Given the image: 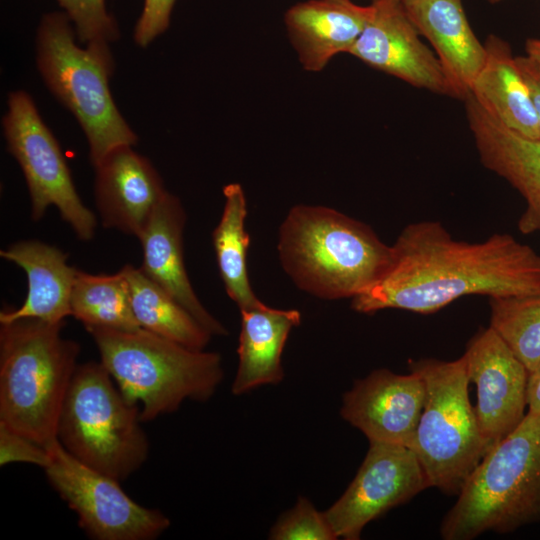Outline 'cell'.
<instances>
[{
  "mask_svg": "<svg viewBox=\"0 0 540 540\" xmlns=\"http://www.w3.org/2000/svg\"><path fill=\"white\" fill-rule=\"evenodd\" d=\"M371 2L375 1V0H370Z\"/></svg>",
  "mask_w": 540,
  "mask_h": 540,
  "instance_id": "cell-35",
  "label": "cell"
},
{
  "mask_svg": "<svg viewBox=\"0 0 540 540\" xmlns=\"http://www.w3.org/2000/svg\"><path fill=\"white\" fill-rule=\"evenodd\" d=\"M270 539L274 540H334L336 536L325 512L318 511L304 497L284 513L272 527Z\"/></svg>",
  "mask_w": 540,
  "mask_h": 540,
  "instance_id": "cell-27",
  "label": "cell"
},
{
  "mask_svg": "<svg viewBox=\"0 0 540 540\" xmlns=\"http://www.w3.org/2000/svg\"><path fill=\"white\" fill-rule=\"evenodd\" d=\"M428 487L411 448L371 441L356 476L325 515L338 538L356 540L369 522Z\"/></svg>",
  "mask_w": 540,
  "mask_h": 540,
  "instance_id": "cell-11",
  "label": "cell"
},
{
  "mask_svg": "<svg viewBox=\"0 0 540 540\" xmlns=\"http://www.w3.org/2000/svg\"><path fill=\"white\" fill-rule=\"evenodd\" d=\"M120 270L128 281L133 313L141 328L192 349H205L212 335L187 309L140 268L126 264Z\"/></svg>",
  "mask_w": 540,
  "mask_h": 540,
  "instance_id": "cell-24",
  "label": "cell"
},
{
  "mask_svg": "<svg viewBox=\"0 0 540 540\" xmlns=\"http://www.w3.org/2000/svg\"><path fill=\"white\" fill-rule=\"evenodd\" d=\"M527 407L528 413L540 414V363L529 373Z\"/></svg>",
  "mask_w": 540,
  "mask_h": 540,
  "instance_id": "cell-32",
  "label": "cell"
},
{
  "mask_svg": "<svg viewBox=\"0 0 540 540\" xmlns=\"http://www.w3.org/2000/svg\"><path fill=\"white\" fill-rule=\"evenodd\" d=\"M224 207L220 220L212 231V244L220 278L227 295L241 310L264 305L249 282L247 249L250 237L245 229L247 201L239 183L223 188Z\"/></svg>",
  "mask_w": 540,
  "mask_h": 540,
  "instance_id": "cell-23",
  "label": "cell"
},
{
  "mask_svg": "<svg viewBox=\"0 0 540 540\" xmlns=\"http://www.w3.org/2000/svg\"><path fill=\"white\" fill-rule=\"evenodd\" d=\"M489 1L492 2V3H496V2H498L500 0H489Z\"/></svg>",
  "mask_w": 540,
  "mask_h": 540,
  "instance_id": "cell-34",
  "label": "cell"
},
{
  "mask_svg": "<svg viewBox=\"0 0 540 540\" xmlns=\"http://www.w3.org/2000/svg\"><path fill=\"white\" fill-rule=\"evenodd\" d=\"M463 358L477 389L474 410L488 451L525 417L529 372L490 326L471 338Z\"/></svg>",
  "mask_w": 540,
  "mask_h": 540,
  "instance_id": "cell-12",
  "label": "cell"
},
{
  "mask_svg": "<svg viewBox=\"0 0 540 540\" xmlns=\"http://www.w3.org/2000/svg\"><path fill=\"white\" fill-rule=\"evenodd\" d=\"M70 18L80 43L113 42L119 37L115 19L108 13L105 0H56Z\"/></svg>",
  "mask_w": 540,
  "mask_h": 540,
  "instance_id": "cell-28",
  "label": "cell"
},
{
  "mask_svg": "<svg viewBox=\"0 0 540 540\" xmlns=\"http://www.w3.org/2000/svg\"><path fill=\"white\" fill-rule=\"evenodd\" d=\"M240 312L238 367L232 383L235 395L282 381V352L290 331L301 323L297 309H275L264 304Z\"/></svg>",
  "mask_w": 540,
  "mask_h": 540,
  "instance_id": "cell-21",
  "label": "cell"
},
{
  "mask_svg": "<svg viewBox=\"0 0 540 540\" xmlns=\"http://www.w3.org/2000/svg\"><path fill=\"white\" fill-rule=\"evenodd\" d=\"M527 56L540 64V39L531 38L526 41Z\"/></svg>",
  "mask_w": 540,
  "mask_h": 540,
  "instance_id": "cell-33",
  "label": "cell"
},
{
  "mask_svg": "<svg viewBox=\"0 0 540 540\" xmlns=\"http://www.w3.org/2000/svg\"><path fill=\"white\" fill-rule=\"evenodd\" d=\"M490 327L530 373L540 363V293L490 297Z\"/></svg>",
  "mask_w": 540,
  "mask_h": 540,
  "instance_id": "cell-26",
  "label": "cell"
},
{
  "mask_svg": "<svg viewBox=\"0 0 540 540\" xmlns=\"http://www.w3.org/2000/svg\"><path fill=\"white\" fill-rule=\"evenodd\" d=\"M466 114L482 164L507 180L524 198L518 221L523 234L540 230V139L525 137L484 110L469 93Z\"/></svg>",
  "mask_w": 540,
  "mask_h": 540,
  "instance_id": "cell-16",
  "label": "cell"
},
{
  "mask_svg": "<svg viewBox=\"0 0 540 540\" xmlns=\"http://www.w3.org/2000/svg\"><path fill=\"white\" fill-rule=\"evenodd\" d=\"M43 469L51 487L75 512L79 527L95 540H153L170 526L160 510L134 501L120 482L71 456L56 439Z\"/></svg>",
  "mask_w": 540,
  "mask_h": 540,
  "instance_id": "cell-10",
  "label": "cell"
},
{
  "mask_svg": "<svg viewBox=\"0 0 540 540\" xmlns=\"http://www.w3.org/2000/svg\"><path fill=\"white\" fill-rule=\"evenodd\" d=\"M65 323L20 318L0 323V424L46 447L78 367L79 344Z\"/></svg>",
  "mask_w": 540,
  "mask_h": 540,
  "instance_id": "cell-3",
  "label": "cell"
},
{
  "mask_svg": "<svg viewBox=\"0 0 540 540\" xmlns=\"http://www.w3.org/2000/svg\"><path fill=\"white\" fill-rule=\"evenodd\" d=\"M484 46L485 63L470 94L506 127L525 137L540 139L538 117L510 45L497 35H489Z\"/></svg>",
  "mask_w": 540,
  "mask_h": 540,
  "instance_id": "cell-22",
  "label": "cell"
},
{
  "mask_svg": "<svg viewBox=\"0 0 540 540\" xmlns=\"http://www.w3.org/2000/svg\"><path fill=\"white\" fill-rule=\"evenodd\" d=\"M2 120L7 149L18 162L31 200V217L39 221L50 206L78 239L94 238L97 217L82 202L62 149L25 91L10 92Z\"/></svg>",
  "mask_w": 540,
  "mask_h": 540,
  "instance_id": "cell-9",
  "label": "cell"
},
{
  "mask_svg": "<svg viewBox=\"0 0 540 540\" xmlns=\"http://www.w3.org/2000/svg\"><path fill=\"white\" fill-rule=\"evenodd\" d=\"M373 12L349 54L408 84L454 97L436 55L420 40L401 0H375Z\"/></svg>",
  "mask_w": 540,
  "mask_h": 540,
  "instance_id": "cell-13",
  "label": "cell"
},
{
  "mask_svg": "<svg viewBox=\"0 0 540 540\" xmlns=\"http://www.w3.org/2000/svg\"><path fill=\"white\" fill-rule=\"evenodd\" d=\"M175 1L144 0L143 10L133 33L134 41L138 46L147 47L167 30Z\"/></svg>",
  "mask_w": 540,
  "mask_h": 540,
  "instance_id": "cell-30",
  "label": "cell"
},
{
  "mask_svg": "<svg viewBox=\"0 0 540 540\" xmlns=\"http://www.w3.org/2000/svg\"><path fill=\"white\" fill-rule=\"evenodd\" d=\"M140 408L122 394L99 361L79 364L57 426V440L75 459L119 482L147 460Z\"/></svg>",
  "mask_w": 540,
  "mask_h": 540,
  "instance_id": "cell-7",
  "label": "cell"
},
{
  "mask_svg": "<svg viewBox=\"0 0 540 540\" xmlns=\"http://www.w3.org/2000/svg\"><path fill=\"white\" fill-rule=\"evenodd\" d=\"M186 212L178 197L167 192L138 237L143 262L140 269L176 299L212 336L228 330L197 297L184 264L183 232Z\"/></svg>",
  "mask_w": 540,
  "mask_h": 540,
  "instance_id": "cell-17",
  "label": "cell"
},
{
  "mask_svg": "<svg viewBox=\"0 0 540 540\" xmlns=\"http://www.w3.org/2000/svg\"><path fill=\"white\" fill-rule=\"evenodd\" d=\"M65 12L43 16L36 36V63L45 85L77 119L96 166L113 149L134 146L138 137L118 110L109 88L114 60L109 42L82 48Z\"/></svg>",
  "mask_w": 540,
  "mask_h": 540,
  "instance_id": "cell-6",
  "label": "cell"
},
{
  "mask_svg": "<svg viewBox=\"0 0 540 540\" xmlns=\"http://www.w3.org/2000/svg\"><path fill=\"white\" fill-rule=\"evenodd\" d=\"M19 462L44 469L50 454L46 447L0 424V466Z\"/></svg>",
  "mask_w": 540,
  "mask_h": 540,
  "instance_id": "cell-29",
  "label": "cell"
},
{
  "mask_svg": "<svg viewBox=\"0 0 540 540\" xmlns=\"http://www.w3.org/2000/svg\"><path fill=\"white\" fill-rule=\"evenodd\" d=\"M70 305L71 316L85 329L140 328L133 313L129 284L121 270L115 274H90L77 269Z\"/></svg>",
  "mask_w": 540,
  "mask_h": 540,
  "instance_id": "cell-25",
  "label": "cell"
},
{
  "mask_svg": "<svg viewBox=\"0 0 540 540\" xmlns=\"http://www.w3.org/2000/svg\"><path fill=\"white\" fill-rule=\"evenodd\" d=\"M425 382L426 397L411 449L431 487L458 495L487 453L474 407L465 360L410 363Z\"/></svg>",
  "mask_w": 540,
  "mask_h": 540,
  "instance_id": "cell-8",
  "label": "cell"
},
{
  "mask_svg": "<svg viewBox=\"0 0 540 540\" xmlns=\"http://www.w3.org/2000/svg\"><path fill=\"white\" fill-rule=\"evenodd\" d=\"M86 330L122 394L141 404L142 422L176 411L185 400L210 399L223 380L217 352L192 349L141 327Z\"/></svg>",
  "mask_w": 540,
  "mask_h": 540,
  "instance_id": "cell-4",
  "label": "cell"
},
{
  "mask_svg": "<svg viewBox=\"0 0 540 540\" xmlns=\"http://www.w3.org/2000/svg\"><path fill=\"white\" fill-rule=\"evenodd\" d=\"M94 169V197L102 226L138 238L168 192L160 174L129 145L110 151Z\"/></svg>",
  "mask_w": 540,
  "mask_h": 540,
  "instance_id": "cell-15",
  "label": "cell"
},
{
  "mask_svg": "<svg viewBox=\"0 0 540 540\" xmlns=\"http://www.w3.org/2000/svg\"><path fill=\"white\" fill-rule=\"evenodd\" d=\"M440 526L445 540L540 522V414L528 413L487 451Z\"/></svg>",
  "mask_w": 540,
  "mask_h": 540,
  "instance_id": "cell-5",
  "label": "cell"
},
{
  "mask_svg": "<svg viewBox=\"0 0 540 540\" xmlns=\"http://www.w3.org/2000/svg\"><path fill=\"white\" fill-rule=\"evenodd\" d=\"M372 371L343 395L341 416L369 440L411 448L424 407L426 388L421 375Z\"/></svg>",
  "mask_w": 540,
  "mask_h": 540,
  "instance_id": "cell-14",
  "label": "cell"
},
{
  "mask_svg": "<svg viewBox=\"0 0 540 540\" xmlns=\"http://www.w3.org/2000/svg\"><path fill=\"white\" fill-rule=\"evenodd\" d=\"M285 273L302 291L336 300L358 296L388 270L392 245L367 224L333 208L295 205L282 222L277 242Z\"/></svg>",
  "mask_w": 540,
  "mask_h": 540,
  "instance_id": "cell-2",
  "label": "cell"
},
{
  "mask_svg": "<svg viewBox=\"0 0 540 540\" xmlns=\"http://www.w3.org/2000/svg\"><path fill=\"white\" fill-rule=\"evenodd\" d=\"M0 256L26 274V298L18 308H4L0 323L20 318H36L65 323L71 316V293L77 269L67 262L68 254L38 240H20L0 251Z\"/></svg>",
  "mask_w": 540,
  "mask_h": 540,
  "instance_id": "cell-20",
  "label": "cell"
},
{
  "mask_svg": "<svg viewBox=\"0 0 540 540\" xmlns=\"http://www.w3.org/2000/svg\"><path fill=\"white\" fill-rule=\"evenodd\" d=\"M419 34L432 45L454 97L464 99L482 69L486 50L473 32L462 0H401Z\"/></svg>",
  "mask_w": 540,
  "mask_h": 540,
  "instance_id": "cell-19",
  "label": "cell"
},
{
  "mask_svg": "<svg viewBox=\"0 0 540 540\" xmlns=\"http://www.w3.org/2000/svg\"><path fill=\"white\" fill-rule=\"evenodd\" d=\"M516 62L529 89L540 125V64L529 56H518Z\"/></svg>",
  "mask_w": 540,
  "mask_h": 540,
  "instance_id": "cell-31",
  "label": "cell"
},
{
  "mask_svg": "<svg viewBox=\"0 0 540 540\" xmlns=\"http://www.w3.org/2000/svg\"><path fill=\"white\" fill-rule=\"evenodd\" d=\"M373 12L372 3L308 0L285 13L286 30L303 68L318 72L339 53H349Z\"/></svg>",
  "mask_w": 540,
  "mask_h": 540,
  "instance_id": "cell-18",
  "label": "cell"
},
{
  "mask_svg": "<svg viewBox=\"0 0 540 540\" xmlns=\"http://www.w3.org/2000/svg\"><path fill=\"white\" fill-rule=\"evenodd\" d=\"M385 274L352 299V309L434 313L460 297L540 293V253L509 234L482 242L454 239L438 221L408 224L392 245Z\"/></svg>",
  "mask_w": 540,
  "mask_h": 540,
  "instance_id": "cell-1",
  "label": "cell"
}]
</instances>
